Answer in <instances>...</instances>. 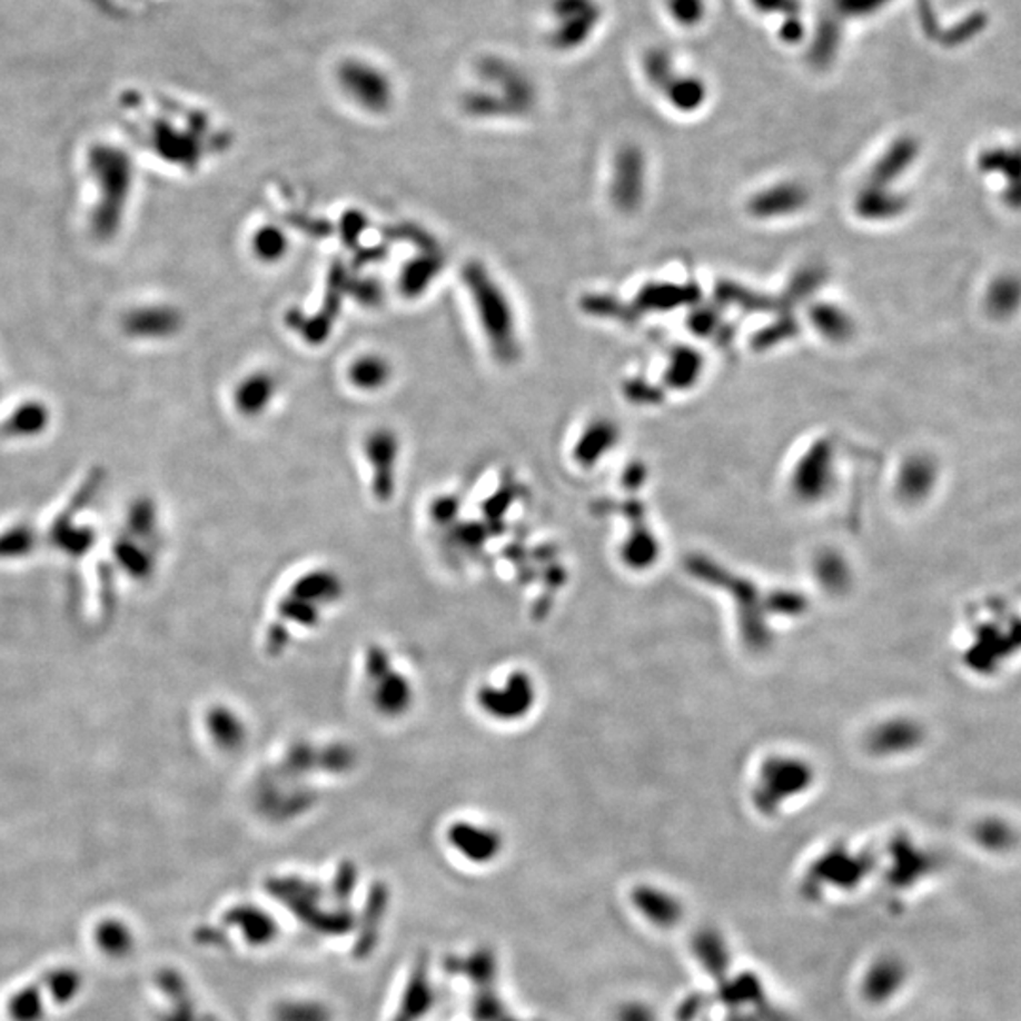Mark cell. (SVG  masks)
Returning <instances> with one entry per match:
<instances>
[{"label":"cell","instance_id":"obj_9","mask_svg":"<svg viewBox=\"0 0 1021 1021\" xmlns=\"http://www.w3.org/2000/svg\"><path fill=\"white\" fill-rule=\"evenodd\" d=\"M666 10L675 26L694 29L706 19V0H666Z\"/></svg>","mask_w":1021,"mask_h":1021},{"label":"cell","instance_id":"obj_2","mask_svg":"<svg viewBox=\"0 0 1021 1021\" xmlns=\"http://www.w3.org/2000/svg\"><path fill=\"white\" fill-rule=\"evenodd\" d=\"M602 18L598 0H553L548 38L556 50H577L598 31Z\"/></svg>","mask_w":1021,"mask_h":1021},{"label":"cell","instance_id":"obj_5","mask_svg":"<svg viewBox=\"0 0 1021 1021\" xmlns=\"http://www.w3.org/2000/svg\"><path fill=\"white\" fill-rule=\"evenodd\" d=\"M277 380L269 373H254V375L240 378L239 385L235 388V407L246 418H254L256 415H261L265 409H269V405L277 396Z\"/></svg>","mask_w":1021,"mask_h":1021},{"label":"cell","instance_id":"obj_3","mask_svg":"<svg viewBox=\"0 0 1021 1021\" xmlns=\"http://www.w3.org/2000/svg\"><path fill=\"white\" fill-rule=\"evenodd\" d=\"M645 76L675 108L691 110L698 108L706 97V86L693 75L680 72L675 59L664 48L647 51L643 61Z\"/></svg>","mask_w":1021,"mask_h":1021},{"label":"cell","instance_id":"obj_8","mask_svg":"<svg viewBox=\"0 0 1021 1021\" xmlns=\"http://www.w3.org/2000/svg\"><path fill=\"white\" fill-rule=\"evenodd\" d=\"M288 252V239L277 226H261L252 235V254L259 261L271 264Z\"/></svg>","mask_w":1021,"mask_h":1021},{"label":"cell","instance_id":"obj_1","mask_svg":"<svg viewBox=\"0 0 1021 1021\" xmlns=\"http://www.w3.org/2000/svg\"><path fill=\"white\" fill-rule=\"evenodd\" d=\"M464 284L467 294H472L475 313L479 318L480 329L486 335L496 358L510 359L517 354V334L510 313L509 299L502 286L490 277L480 264H467L464 271Z\"/></svg>","mask_w":1021,"mask_h":1021},{"label":"cell","instance_id":"obj_4","mask_svg":"<svg viewBox=\"0 0 1021 1021\" xmlns=\"http://www.w3.org/2000/svg\"><path fill=\"white\" fill-rule=\"evenodd\" d=\"M502 681L480 683L475 694V706L479 707L483 717L492 721H515L526 713L534 702V683L524 672H509Z\"/></svg>","mask_w":1021,"mask_h":1021},{"label":"cell","instance_id":"obj_6","mask_svg":"<svg viewBox=\"0 0 1021 1021\" xmlns=\"http://www.w3.org/2000/svg\"><path fill=\"white\" fill-rule=\"evenodd\" d=\"M753 10L763 16H780V40L785 44H796L804 37L801 0H750Z\"/></svg>","mask_w":1021,"mask_h":1021},{"label":"cell","instance_id":"obj_10","mask_svg":"<svg viewBox=\"0 0 1021 1021\" xmlns=\"http://www.w3.org/2000/svg\"><path fill=\"white\" fill-rule=\"evenodd\" d=\"M99 944L108 953H123L129 948V933L120 923H105L99 929Z\"/></svg>","mask_w":1021,"mask_h":1021},{"label":"cell","instance_id":"obj_7","mask_svg":"<svg viewBox=\"0 0 1021 1021\" xmlns=\"http://www.w3.org/2000/svg\"><path fill=\"white\" fill-rule=\"evenodd\" d=\"M391 375L390 361L380 354H361L348 367V383L361 391L383 390Z\"/></svg>","mask_w":1021,"mask_h":1021}]
</instances>
